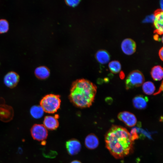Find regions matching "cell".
Wrapping results in <instances>:
<instances>
[{
  "label": "cell",
  "mask_w": 163,
  "mask_h": 163,
  "mask_svg": "<svg viewBox=\"0 0 163 163\" xmlns=\"http://www.w3.org/2000/svg\"><path fill=\"white\" fill-rule=\"evenodd\" d=\"M142 89L145 94L151 95L153 94L155 88L154 84L152 82L148 81L143 84Z\"/></svg>",
  "instance_id": "obj_19"
},
{
  "label": "cell",
  "mask_w": 163,
  "mask_h": 163,
  "mask_svg": "<svg viewBox=\"0 0 163 163\" xmlns=\"http://www.w3.org/2000/svg\"><path fill=\"white\" fill-rule=\"evenodd\" d=\"M9 28V24L8 21L4 19H0V34L7 32Z\"/></svg>",
  "instance_id": "obj_21"
},
{
  "label": "cell",
  "mask_w": 163,
  "mask_h": 163,
  "mask_svg": "<svg viewBox=\"0 0 163 163\" xmlns=\"http://www.w3.org/2000/svg\"><path fill=\"white\" fill-rule=\"evenodd\" d=\"M35 76L40 79H44L47 78L50 75V72L47 67L41 66L37 67L35 70Z\"/></svg>",
  "instance_id": "obj_15"
},
{
  "label": "cell",
  "mask_w": 163,
  "mask_h": 163,
  "mask_svg": "<svg viewBox=\"0 0 163 163\" xmlns=\"http://www.w3.org/2000/svg\"><path fill=\"white\" fill-rule=\"evenodd\" d=\"M163 90V82H162L161 84V86L159 89V90L158 91L156 92L155 93L154 95H157L159 94L161 91H162Z\"/></svg>",
  "instance_id": "obj_25"
},
{
  "label": "cell",
  "mask_w": 163,
  "mask_h": 163,
  "mask_svg": "<svg viewBox=\"0 0 163 163\" xmlns=\"http://www.w3.org/2000/svg\"><path fill=\"white\" fill-rule=\"evenodd\" d=\"M120 76L121 79H123L124 77V74L123 72L121 71L120 73Z\"/></svg>",
  "instance_id": "obj_26"
},
{
  "label": "cell",
  "mask_w": 163,
  "mask_h": 163,
  "mask_svg": "<svg viewBox=\"0 0 163 163\" xmlns=\"http://www.w3.org/2000/svg\"><path fill=\"white\" fill-rule=\"evenodd\" d=\"M30 133L33 139L39 141H44L48 135L47 129L40 124H34L30 129Z\"/></svg>",
  "instance_id": "obj_5"
},
{
  "label": "cell",
  "mask_w": 163,
  "mask_h": 163,
  "mask_svg": "<svg viewBox=\"0 0 163 163\" xmlns=\"http://www.w3.org/2000/svg\"><path fill=\"white\" fill-rule=\"evenodd\" d=\"M14 116V110L10 106L4 104H0V120L5 122L10 121Z\"/></svg>",
  "instance_id": "obj_6"
},
{
  "label": "cell",
  "mask_w": 163,
  "mask_h": 163,
  "mask_svg": "<svg viewBox=\"0 0 163 163\" xmlns=\"http://www.w3.org/2000/svg\"><path fill=\"white\" fill-rule=\"evenodd\" d=\"M30 112L34 118L37 119L41 118L43 116L44 111L40 105H35L30 108Z\"/></svg>",
  "instance_id": "obj_18"
},
{
  "label": "cell",
  "mask_w": 163,
  "mask_h": 163,
  "mask_svg": "<svg viewBox=\"0 0 163 163\" xmlns=\"http://www.w3.org/2000/svg\"><path fill=\"white\" fill-rule=\"evenodd\" d=\"M121 48L123 51L126 54H132L136 50V42L131 38H126L121 43Z\"/></svg>",
  "instance_id": "obj_11"
},
{
  "label": "cell",
  "mask_w": 163,
  "mask_h": 163,
  "mask_svg": "<svg viewBox=\"0 0 163 163\" xmlns=\"http://www.w3.org/2000/svg\"><path fill=\"white\" fill-rule=\"evenodd\" d=\"M160 5L161 7V9L162 10L163 9V2L162 0H161L160 1Z\"/></svg>",
  "instance_id": "obj_29"
},
{
  "label": "cell",
  "mask_w": 163,
  "mask_h": 163,
  "mask_svg": "<svg viewBox=\"0 0 163 163\" xmlns=\"http://www.w3.org/2000/svg\"><path fill=\"white\" fill-rule=\"evenodd\" d=\"M97 61L100 63L104 64L108 62L110 60V55L106 50H98L95 54Z\"/></svg>",
  "instance_id": "obj_16"
},
{
  "label": "cell",
  "mask_w": 163,
  "mask_h": 163,
  "mask_svg": "<svg viewBox=\"0 0 163 163\" xmlns=\"http://www.w3.org/2000/svg\"><path fill=\"white\" fill-rule=\"evenodd\" d=\"M137 130L136 128H133L130 133V138L133 142L135 140L137 139L139 136L137 134Z\"/></svg>",
  "instance_id": "obj_22"
},
{
  "label": "cell",
  "mask_w": 163,
  "mask_h": 163,
  "mask_svg": "<svg viewBox=\"0 0 163 163\" xmlns=\"http://www.w3.org/2000/svg\"><path fill=\"white\" fill-rule=\"evenodd\" d=\"M61 99L59 95L53 94L46 95L40 101V106L44 112L48 113H54L59 108Z\"/></svg>",
  "instance_id": "obj_3"
},
{
  "label": "cell",
  "mask_w": 163,
  "mask_h": 163,
  "mask_svg": "<svg viewBox=\"0 0 163 163\" xmlns=\"http://www.w3.org/2000/svg\"><path fill=\"white\" fill-rule=\"evenodd\" d=\"M154 25L156 29L154 32L161 34H163V11L161 9H157L154 12Z\"/></svg>",
  "instance_id": "obj_10"
},
{
  "label": "cell",
  "mask_w": 163,
  "mask_h": 163,
  "mask_svg": "<svg viewBox=\"0 0 163 163\" xmlns=\"http://www.w3.org/2000/svg\"><path fill=\"white\" fill-rule=\"evenodd\" d=\"M79 0H66V4L70 6L74 7L77 5L79 2Z\"/></svg>",
  "instance_id": "obj_23"
},
{
  "label": "cell",
  "mask_w": 163,
  "mask_h": 163,
  "mask_svg": "<svg viewBox=\"0 0 163 163\" xmlns=\"http://www.w3.org/2000/svg\"><path fill=\"white\" fill-rule=\"evenodd\" d=\"M151 76L155 81L161 80L163 78V72L162 67L159 65L154 66L151 69Z\"/></svg>",
  "instance_id": "obj_17"
},
{
  "label": "cell",
  "mask_w": 163,
  "mask_h": 163,
  "mask_svg": "<svg viewBox=\"0 0 163 163\" xmlns=\"http://www.w3.org/2000/svg\"><path fill=\"white\" fill-rule=\"evenodd\" d=\"M19 79V76L17 73L11 71L8 72L5 75L4 78V82L7 87L13 88L17 85Z\"/></svg>",
  "instance_id": "obj_9"
},
{
  "label": "cell",
  "mask_w": 163,
  "mask_h": 163,
  "mask_svg": "<svg viewBox=\"0 0 163 163\" xmlns=\"http://www.w3.org/2000/svg\"><path fill=\"white\" fill-rule=\"evenodd\" d=\"M46 143V142L45 140H44V141H42V142L41 143V144L42 145H45Z\"/></svg>",
  "instance_id": "obj_30"
},
{
  "label": "cell",
  "mask_w": 163,
  "mask_h": 163,
  "mask_svg": "<svg viewBox=\"0 0 163 163\" xmlns=\"http://www.w3.org/2000/svg\"><path fill=\"white\" fill-rule=\"evenodd\" d=\"M86 147L89 149H94L97 148L99 144L97 137L94 134L91 133L87 135L85 140Z\"/></svg>",
  "instance_id": "obj_14"
},
{
  "label": "cell",
  "mask_w": 163,
  "mask_h": 163,
  "mask_svg": "<svg viewBox=\"0 0 163 163\" xmlns=\"http://www.w3.org/2000/svg\"><path fill=\"white\" fill-rule=\"evenodd\" d=\"M106 146L116 158H122L132 152L133 141L130 133L125 128L113 125L105 136Z\"/></svg>",
  "instance_id": "obj_1"
},
{
  "label": "cell",
  "mask_w": 163,
  "mask_h": 163,
  "mask_svg": "<svg viewBox=\"0 0 163 163\" xmlns=\"http://www.w3.org/2000/svg\"><path fill=\"white\" fill-rule=\"evenodd\" d=\"M59 116H47L43 120V125L47 129L51 130H56L59 127V122L57 120Z\"/></svg>",
  "instance_id": "obj_12"
},
{
  "label": "cell",
  "mask_w": 163,
  "mask_h": 163,
  "mask_svg": "<svg viewBox=\"0 0 163 163\" xmlns=\"http://www.w3.org/2000/svg\"><path fill=\"white\" fill-rule=\"evenodd\" d=\"M117 117L129 127H133L137 123V119L135 116L128 111H124L120 113L117 115Z\"/></svg>",
  "instance_id": "obj_7"
},
{
  "label": "cell",
  "mask_w": 163,
  "mask_h": 163,
  "mask_svg": "<svg viewBox=\"0 0 163 163\" xmlns=\"http://www.w3.org/2000/svg\"><path fill=\"white\" fill-rule=\"evenodd\" d=\"M65 145L68 153L71 155L78 154L81 149L80 142L75 139H72L67 141Z\"/></svg>",
  "instance_id": "obj_8"
},
{
  "label": "cell",
  "mask_w": 163,
  "mask_h": 163,
  "mask_svg": "<svg viewBox=\"0 0 163 163\" xmlns=\"http://www.w3.org/2000/svg\"><path fill=\"white\" fill-rule=\"evenodd\" d=\"M154 39L156 40H158V35L155 34L154 36Z\"/></svg>",
  "instance_id": "obj_28"
},
{
  "label": "cell",
  "mask_w": 163,
  "mask_h": 163,
  "mask_svg": "<svg viewBox=\"0 0 163 163\" xmlns=\"http://www.w3.org/2000/svg\"><path fill=\"white\" fill-rule=\"evenodd\" d=\"M148 101V97L141 95L136 96L132 101L134 107L136 109L141 110L146 108Z\"/></svg>",
  "instance_id": "obj_13"
},
{
  "label": "cell",
  "mask_w": 163,
  "mask_h": 163,
  "mask_svg": "<svg viewBox=\"0 0 163 163\" xmlns=\"http://www.w3.org/2000/svg\"><path fill=\"white\" fill-rule=\"evenodd\" d=\"M163 47H162L159 50V55L161 59L163 60Z\"/></svg>",
  "instance_id": "obj_24"
},
{
  "label": "cell",
  "mask_w": 163,
  "mask_h": 163,
  "mask_svg": "<svg viewBox=\"0 0 163 163\" xmlns=\"http://www.w3.org/2000/svg\"><path fill=\"white\" fill-rule=\"evenodd\" d=\"M70 163H82L80 161L78 160H74L71 161Z\"/></svg>",
  "instance_id": "obj_27"
},
{
  "label": "cell",
  "mask_w": 163,
  "mask_h": 163,
  "mask_svg": "<svg viewBox=\"0 0 163 163\" xmlns=\"http://www.w3.org/2000/svg\"><path fill=\"white\" fill-rule=\"evenodd\" d=\"M97 89L96 86L88 80L84 79L77 80L72 85L70 99L78 107H90L94 101Z\"/></svg>",
  "instance_id": "obj_2"
},
{
  "label": "cell",
  "mask_w": 163,
  "mask_h": 163,
  "mask_svg": "<svg viewBox=\"0 0 163 163\" xmlns=\"http://www.w3.org/2000/svg\"><path fill=\"white\" fill-rule=\"evenodd\" d=\"M145 78L143 75L139 70H135L130 72L125 80L126 89H129L141 86L143 83Z\"/></svg>",
  "instance_id": "obj_4"
},
{
  "label": "cell",
  "mask_w": 163,
  "mask_h": 163,
  "mask_svg": "<svg viewBox=\"0 0 163 163\" xmlns=\"http://www.w3.org/2000/svg\"><path fill=\"white\" fill-rule=\"evenodd\" d=\"M109 68L111 72L116 74L119 72L121 69V65L117 60H113L108 64Z\"/></svg>",
  "instance_id": "obj_20"
}]
</instances>
